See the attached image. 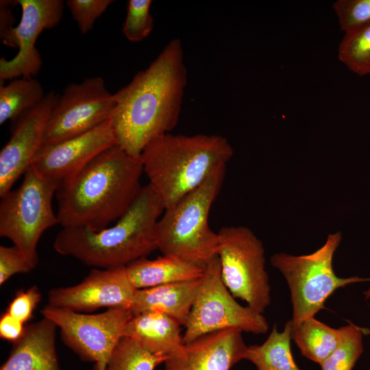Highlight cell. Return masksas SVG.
Returning a JSON list of instances; mask_svg holds the SVG:
<instances>
[{"label": "cell", "mask_w": 370, "mask_h": 370, "mask_svg": "<svg viewBox=\"0 0 370 370\" xmlns=\"http://www.w3.org/2000/svg\"><path fill=\"white\" fill-rule=\"evenodd\" d=\"M186 82L182 42L175 38L114 93L110 122L117 145L140 158L149 144L169 134L178 122Z\"/></svg>", "instance_id": "6da1fadb"}, {"label": "cell", "mask_w": 370, "mask_h": 370, "mask_svg": "<svg viewBox=\"0 0 370 370\" xmlns=\"http://www.w3.org/2000/svg\"><path fill=\"white\" fill-rule=\"evenodd\" d=\"M143 173L140 158L117 144L104 150L69 180L60 184L56 199L62 227L106 228L130 208Z\"/></svg>", "instance_id": "7a4b0ae2"}, {"label": "cell", "mask_w": 370, "mask_h": 370, "mask_svg": "<svg viewBox=\"0 0 370 370\" xmlns=\"http://www.w3.org/2000/svg\"><path fill=\"white\" fill-rule=\"evenodd\" d=\"M164 207L147 184L130 208L110 227L93 231L86 227H62L53 248L97 269L125 267L157 248L156 226Z\"/></svg>", "instance_id": "3957f363"}, {"label": "cell", "mask_w": 370, "mask_h": 370, "mask_svg": "<svg viewBox=\"0 0 370 370\" xmlns=\"http://www.w3.org/2000/svg\"><path fill=\"white\" fill-rule=\"evenodd\" d=\"M234 149L223 136L166 134L149 144L140 159L149 185L170 208L225 167Z\"/></svg>", "instance_id": "277c9868"}, {"label": "cell", "mask_w": 370, "mask_h": 370, "mask_svg": "<svg viewBox=\"0 0 370 370\" xmlns=\"http://www.w3.org/2000/svg\"><path fill=\"white\" fill-rule=\"evenodd\" d=\"M225 167L198 188L164 210L156 226L157 248L163 256L205 266L217 256L219 237L208 224L212 206L223 184Z\"/></svg>", "instance_id": "5b68a950"}, {"label": "cell", "mask_w": 370, "mask_h": 370, "mask_svg": "<svg viewBox=\"0 0 370 370\" xmlns=\"http://www.w3.org/2000/svg\"><path fill=\"white\" fill-rule=\"evenodd\" d=\"M341 240V233L336 232L330 234L323 245L310 254L293 256L280 252L271 256V265L282 273L289 288L293 328L314 317L337 288L370 282V278H340L335 274L333 257Z\"/></svg>", "instance_id": "8992f818"}, {"label": "cell", "mask_w": 370, "mask_h": 370, "mask_svg": "<svg viewBox=\"0 0 370 370\" xmlns=\"http://www.w3.org/2000/svg\"><path fill=\"white\" fill-rule=\"evenodd\" d=\"M21 185L1 197L0 236L10 239L34 269L42 234L58 224L52 199L60 183L40 175L31 166Z\"/></svg>", "instance_id": "52a82bcc"}, {"label": "cell", "mask_w": 370, "mask_h": 370, "mask_svg": "<svg viewBox=\"0 0 370 370\" xmlns=\"http://www.w3.org/2000/svg\"><path fill=\"white\" fill-rule=\"evenodd\" d=\"M222 280L234 297L262 314L271 304V286L262 241L248 227L228 226L218 232Z\"/></svg>", "instance_id": "ba28073f"}, {"label": "cell", "mask_w": 370, "mask_h": 370, "mask_svg": "<svg viewBox=\"0 0 370 370\" xmlns=\"http://www.w3.org/2000/svg\"><path fill=\"white\" fill-rule=\"evenodd\" d=\"M225 285L217 256L205 266L197 296L193 305L186 330L184 344L205 334L236 328L254 334H264L269 329L265 317L252 308L243 306Z\"/></svg>", "instance_id": "9c48e42d"}, {"label": "cell", "mask_w": 370, "mask_h": 370, "mask_svg": "<svg viewBox=\"0 0 370 370\" xmlns=\"http://www.w3.org/2000/svg\"><path fill=\"white\" fill-rule=\"evenodd\" d=\"M44 318L60 328L64 342L84 360L95 362V370H105L125 327L132 317L130 310L111 308L101 313L84 314L46 306Z\"/></svg>", "instance_id": "30bf717a"}, {"label": "cell", "mask_w": 370, "mask_h": 370, "mask_svg": "<svg viewBox=\"0 0 370 370\" xmlns=\"http://www.w3.org/2000/svg\"><path fill=\"white\" fill-rule=\"evenodd\" d=\"M115 108L101 77L67 85L58 95L46 125L42 145L86 132L110 119Z\"/></svg>", "instance_id": "8fae6325"}, {"label": "cell", "mask_w": 370, "mask_h": 370, "mask_svg": "<svg viewBox=\"0 0 370 370\" xmlns=\"http://www.w3.org/2000/svg\"><path fill=\"white\" fill-rule=\"evenodd\" d=\"M136 290L126 266L95 268L76 285L51 289L48 301L49 306L78 312L101 308L130 310Z\"/></svg>", "instance_id": "7c38bea8"}, {"label": "cell", "mask_w": 370, "mask_h": 370, "mask_svg": "<svg viewBox=\"0 0 370 370\" xmlns=\"http://www.w3.org/2000/svg\"><path fill=\"white\" fill-rule=\"evenodd\" d=\"M110 119L83 134L42 145L31 166L60 184L76 175L104 150L116 145Z\"/></svg>", "instance_id": "4fadbf2b"}, {"label": "cell", "mask_w": 370, "mask_h": 370, "mask_svg": "<svg viewBox=\"0 0 370 370\" xmlns=\"http://www.w3.org/2000/svg\"><path fill=\"white\" fill-rule=\"evenodd\" d=\"M21 19L14 29L18 51L12 59H0V80L35 76L42 59L36 47V40L45 29L57 26L63 16L62 0H17Z\"/></svg>", "instance_id": "5bb4252c"}, {"label": "cell", "mask_w": 370, "mask_h": 370, "mask_svg": "<svg viewBox=\"0 0 370 370\" xmlns=\"http://www.w3.org/2000/svg\"><path fill=\"white\" fill-rule=\"evenodd\" d=\"M47 92L35 106L12 122L9 140L0 151V197L30 166L43 143L46 125L58 98Z\"/></svg>", "instance_id": "9a60e30c"}, {"label": "cell", "mask_w": 370, "mask_h": 370, "mask_svg": "<svg viewBox=\"0 0 370 370\" xmlns=\"http://www.w3.org/2000/svg\"><path fill=\"white\" fill-rule=\"evenodd\" d=\"M242 331L225 329L184 344L182 356L168 359L164 370H230L245 359L247 346Z\"/></svg>", "instance_id": "2e32d148"}, {"label": "cell", "mask_w": 370, "mask_h": 370, "mask_svg": "<svg viewBox=\"0 0 370 370\" xmlns=\"http://www.w3.org/2000/svg\"><path fill=\"white\" fill-rule=\"evenodd\" d=\"M56 325L48 319L28 325L0 370H60L56 349Z\"/></svg>", "instance_id": "e0dca14e"}, {"label": "cell", "mask_w": 370, "mask_h": 370, "mask_svg": "<svg viewBox=\"0 0 370 370\" xmlns=\"http://www.w3.org/2000/svg\"><path fill=\"white\" fill-rule=\"evenodd\" d=\"M181 326L164 313L145 312L132 316L125 327L123 337L132 338L153 354L174 358L184 352Z\"/></svg>", "instance_id": "ac0fdd59"}, {"label": "cell", "mask_w": 370, "mask_h": 370, "mask_svg": "<svg viewBox=\"0 0 370 370\" xmlns=\"http://www.w3.org/2000/svg\"><path fill=\"white\" fill-rule=\"evenodd\" d=\"M202 278V277H201ZM199 279L137 289L130 311L164 313L186 326L201 282Z\"/></svg>", "instance_id": "d6986e66"}, {"label": "cell", "mask_w": 370, "mask_h": 370, "mask_svg": "<svg viewBox=\"0 0 370 370\" xmlns=\"http://www.w3.org/2000/svg\"><path fill=\"white\" fill-rule=\"evenodd\" d=\"M205 266L162 256L154 260L139 258L127 265L126 271L132 285L143 289L199 279Z\"/></svg>", "instance_id": "ffe728a7"}, {"label": "cell", "mask_w": 370, "mask_h": 370, "mask_svg": "<svg viewBox=\"0 0 370 370\" xmlns=\"http://www.w3.org/2000/svg\"><path fill=\"white\" fill-rule=\"evenodd\" d=\"M293 333L291 319L286 323L282 332H278L276 325H273L262 344L247 347L245 359L252 362L258 370H301L291 352Z\"/></svg>", "instance_id": "44dd1931"}, {"label": "cell", "mask_w": 370, "mask_h": 370, "mask_svg": "<svg viewBox=\"0 0 370 370\" xmlns=\"http://www.w3.org/2000/svg\"><path fill=\"white\" fill-rule=\"evenodd\" d=\"M342 337L341 328H331L314 317L293 328V339L301 354L319 365L336 349Z\"/></svg>", "instance_id": "7402d4cb"}, {"label": "cell", "mask_w": 370, "mask_h": 370, "mask_svg": "<svg viewBox=\"0 0 370 370\" xmlns=\"http://www.w3.org/2000/svg\"><path fill=\"white\" fill-rule=\"evenodd\" d=\"M41 84L34 77H19L0 86V124L14 121L45 96Z\"/></svg>", "instance_id": "603a6c76"}, {"label": "cell", "mask_w": 370, "mask_h": 370, "mask_svg": "<svg viewBox=\"0 0 370 370\" xmlns=\"http://www.w3.org/2000/svg\"><path fill=\"white\" fill-rule=\"evenodd\" d=\"M168 358L153 354L136 341L123 337L114 349L105 370H155Z\"/></svg>", "instance_id": "cb8c5ba5"}, {"label": "cell", "mask_w": 370, "mask_h": 370, "mask_svg": "<svg viewBox=\"0 0 370 370\" xmlns=\"http://www.w3.org/2000/svg\"><path fill=\"white\" fill-rule=\"evenodd\" d=\"M338 58L355 74L370 75V24L345 34L338 45Z\"/></svg>", "instance_id": "d4e9b609"}, {"label": "cell", "mask_w": 370, "mask_h": 370, "mask_svg": "<svg viewBox=\"0 0 370 370\" xmlns=\"http://www.w3.org/2000/svg\"><path fill=\"white\" fill-rule=\"evenodd\" d=\"M341 330L342 340L320 365L321 370H352L363 352L362 338L367 330L352 323Z\"/></svg>", "instance_id": "484cf974"}, {"label": "cell", "mask_w": 370, "mask_h": 370, "mask_svg": "<svg viewBox=\"0 0 370 370\" xmlns=\"http://www.w3.org/2000/svg\"><path fill=\"white\" fill-rule=\"evenodd\" d=\"M151 0H130L122 32L132 42L145 39L152 32L153 19L150 12Z\"/></svg>", "instance_id": "4316f807"}, {"label": "cell", "mask_w": 370, "mask_h": 370, "mask_svg": "<svg viewBox=\"0 0 370 370\" xmlns=\"http://www.w3.org/2000/svg\"><path fill=\"white\" fill-rule=\"evenodd\" d=\"M332 8L345 34L370 24V0H337Z\"/></svg>", "instance_id": "83f0119b"}, {"label": "cell", "mask_w": 370, "mask_h": 370, "mask_svg": "<svg viewBox=\"0 0 370 370\" xmlns=\"http://www.w3.org/2000/svg\"><path fill=\"white\" fill-rule=\"evenodd\" d=\"M112 2V0H67L65 3L79 32L85 34L92 29L96 20Z\"/></svg>", "instance_id": "f1b7e54d"}, {"label": "cell", "mask_w": 370, "mask_h": 370, "mask_svg": "<svg viewBox=\"0 0 370 370\" xmlns=\"http://www.w3.org/2000/svg\"><path fill=\"white\" fill-rule=\"evenodd\" d=\"M33 269L24 254L16 247L0 246V284L12 275L27 273Z\"/></svg>", "instance_id": "f546056e"}, {"label": "cell", "mask_w": 370, "mask_h": 370, "mask_svg": "<svg viewBox=\"0 0 370 370\" xmlns=\"http://www.w3.org/2000/svg\"><path fill=\"white\" fill-rule=\"evenodd\" d=\"M41 300V294L36 286L18 291L9 304L7 311L23 323L33 317L34 310Z\"/></svg>", "instance_id": "4dcf8cb0"}, {"label": "cell", "mask_w": 370, "mask_h": 370, "mask_svg": "<svg viewBox=\"0 0 370 370\" xmlns=\"http://www.w3.org/2000/svg\"><path fill=\"white\" fill-rule=\"evenodd\" d=\"M0 37L3 44L13 48H18L14 29V17L12 6L16 1H0Z\"/></svg>", "instance_id": "1f68e13d"}, {"label": "cell", "mask_w": 370, "mask_h": 370, "mask_svg": "<svg viewBox=\"0 0 370 370\" xmlns=\"http://www.w3.org/2000/svg\"><path fill=\"white\" fill-rule=\"evenodd\" d=\"M25 326L18 319L4 312L0 319V337L13 343L18 341L24 334Z\"/></svg>", "instance_id": "d6a6232c"}]
</instances>
